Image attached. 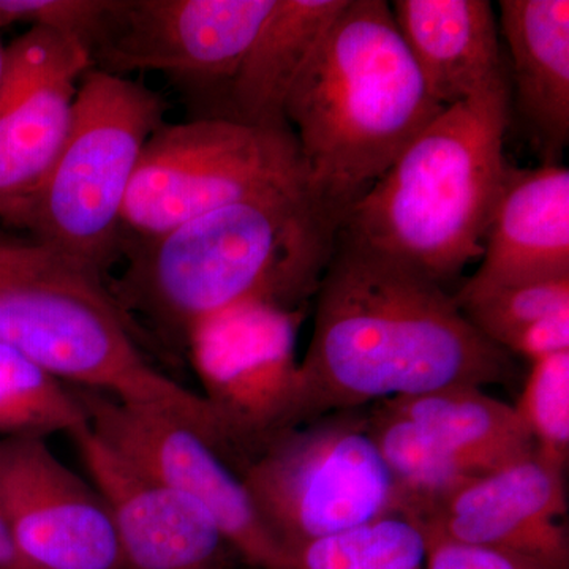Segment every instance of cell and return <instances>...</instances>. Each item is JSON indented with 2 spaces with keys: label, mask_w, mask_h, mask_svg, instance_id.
I'll list each match as a JSON object with an SVG mask.
<instances>
[{
  "label": "cell",
  "mask_w": 569,
  "mask_h": 569,
  "mask_svg": "<svg viewBox=\"0 0 569 569\" xmlns=\"http://www.w3.org/2000/svg\"><path fill=\"white\" fill-rule=\"evenodd\" d=\"M138 339L102 277L66 258L0 288V342L67 387L171 411L224 458L222 432L203 397L157 370Z\"/></svg>",
  "instance_id": "5"
},
{
  "label": "cell",
  "mask_w": 569,
  "mask_h": 569,
  "mask_svg": "<svg viewBox=\"0 0 569 569\" xmlns=\"http://www.w3.org/2000/svg\"><path fill=\"white\" fill-rule=\"evenodd\" d=\"M397 31L440 107L508 99L509 77L492 3L486 0H395Z\"/></svg>",
  "instance_id": "17"
},
{
  "label": "cell",
  "mask_w": 569,
  "mask_h": 569,
  "mask_svg": "<svg viewBox=\"0 0 569 569\" xmlns=\"http://www.w3.org/2000/svg\"><path fill=\"white\" fill-rule=\"evenodd\" d=\"M498 32L509 52V108L545 163L559 164L569 141V2L501 0Z\"/></svg>",
  "instance_id": "18"
},
{
  "label": "cell",
  "mask_w": 569,
  "mask_h": 569,
  "mask_svg": "<svg viewBox=\"0 0 569 569\" xmlns=\"http://www.w3.org/2000/svg\"><path fill=\"white\" fill-rule=\"evenodd\" d=\"M307 307L247 299L203 318L186 337L200 396L211 408L236 473L276 436L296 427L299 329Z\"/></svg>",
  "instance_id": "9"
},
{
  "label": "cell",
  "mask_w": 569,
  "mask_h": 569,
  "mask_svg": "<svg viewBox=\"0 0 569 569\" xmlns=\"http://www.w3.org/2000/svg\"><path fill=\"white\" fill-rule=\"evenodd\" d=\"M565 468L535 452L468 479L418 523L452 541L569 569Z\"/></svg>",
  "instance_id": "15"
},
{
  "label": "cell",
  "mask_w": 569,
  "mask_h": 569,
  "mask_svg": "<svg viewBox=\"0 0 569 569\" xmlns=\"http://www.w3.org/2000/svg\"><path fill=\"white\" fill-rule=\"evenodd\" d=\"M168 103L148 86L91 69L82 74L69 137L21 230L31 241L107 279L121 258L122 211L146 144Z\"/></svg>",
  "instance_id": "6"
},
{
  "label": "cell",
  "mask_w": 569,
  "mask_h": 569,
  "mask_svg": "<svg viewBox=\"0 0 569 569\" xmlns=\"http://www.w3.org/2000/svg\"><path fill=\"white\" fill-rule=\"evenodd\" d=\"M73 391L92 432L146 477L203 508L247 568L293 569L287 550L258 518L239 475L200 430L163 408Z\"/></svg>",
  "instance_id": "11"
},
{
  "label": "cell",
  "mask_w": 569,
  "mask_h": 569,
  "mask_svg": "<svg viewBox=\"0 0 569 569\" xmlns=\"http://www.w3.org/2000/svg\"><path fill=\"white\" fill-rule=\"evenodd\" d=\"M0 569H39L24 559L2 515H0Z\"/></svg>",
  "instance_id": "30"
},
{
  "label": "cell",
  "mask_w": 569,
  "mask_h": 569,
  "mask_svg": "<svg viewBox=\"0 0 569 569\" xmlns=\"http://www.w3.org/2000/svg\"><path fill=\"white\" fill-rule=\"evenodd\" d=\"M73 441L92 485L110 509L122 569L246 567L203 508L146 477L91 429Z\"/></svg>",
  "instance_id": "14"
},
{
  "label": "cell",
  "mask_w": 569,
  "mask_h": 569,
  "mask_svg": "<svg viewBox=\"0 0 569 569\" xmlns=\"http://www.w3.org/2000/svg\"><path fill=\"white\" fill-rule=\"evenodd\" d=\"M509 121L508 99L445 108L351 206L339 236L447 288L485 252Z\"/></svg>",
  "instance_id": "4"
},
{
  "label": "cell",
  "mask_w": 569,
  "mask_h": 569,
  "mask_svg": "<svg viewBox=\"0 0 569 569\" xmlns=\"http://www.w3.org/2000/svg\"><path fill=\"white\" fill-rule=\"evenodd\" d=\"M92 69L80 41L29 29L7 44L0 81V220L22 228L69 137L82 74Z\"/></svg>",
  "instance_id": "12"
},
{
  "label": "cell",
  "mask_w": 569,
  "mask_h": 569,
  "mask_svg": "<svg viewBox=\"0 0 569 569\" xmlns=\"http://www.w3.org/2000/svg\"><path fill=\"white\" fill-rule=\"evenodd\" d=\"M569 351V312L556 313L531 325L512 343L509 355H519L530 362Z\"/></svg>",
  "instance_id": "28"
},
{
  "label": "cell",
  "mask_w": 569,
  "mask_h": 569,
  "mask_svg": "<svg viewBox=\"0 0 569 569\" xmlns=\"http://www.w3.org/2000/svg\"><path fill=\"white\" fill-rule=\"evenodd\" d=\"M429 433L471 477L537 452L515 406L477 387H452L385 400Z\"/></svg>",
  "instance_id": "20"
},
{
  "label": "cell",
  "mask_w": 569,
  "mask_h": 569,
  "mask_svg": "<svg viewBox=\"0 0 569 569\" xmlns=\"http://www.w3.org/2000/svg\"><path fill=\"white\" fill-rule=\"evenodd\" d=\"M452 298L473 328L509 353L516 339L531 325L569 312V277Z\"/></svg>",
  "instance_id": "24"
},
{
  "label": "cell",
  "mask_w": 569,
  "mask_h": 569,
  "mask_svg": "<svg viewBox=\"0 0 569 569\" xmlns=\"http://www.w3.org/2000/svg\"><path fill=\"white\" fill-rule=\"evenodd\" d=\"M14 239L18 238H13V236L7 234L6 231L0 228V244H7V242L14 241Z\"/></svg>",
  "instance_id": "32"
},
{
  "label": "cell",
  "mask_w": 569,
  "mask_h": 569,
  "mask_svg": "<svg viewBox=\"0 0 569 569\" xmlns=\"http://www.w3.org/2000/svg\"><path fill=\"white\" fill-rule=\"evenodd\" d=\"M0 515L39 569H122L110 509L43 437L0 438Z\"/></svg>",
  "instance_id": "13"
},
{
  "label": "cell",
  "mask_w": 569,
  "mask_h": 569,
  "mask_svg": "<svg viewBox=\"0 0 569 569\" xmlns=\"http://www.w3.org/2000/svg\"><path fill=\"white\" fill-rule=\"evenodd\" d=\"M59 254L33 241H14L0 244V288L24 279L44 268Z\"/></svg>",
  "instance_id": "29"
},
{
  "label": "cell",
  "mask_w": 569,
  "mask_h": 569,
  "mask_svg": "<svg viewBox=\"0 0 569 569\" xmlns=\"http://www.w3.org/2000/svg\"><path fill=\"white\" fill-rule=\"evenodd\" d=\"M425 533L427 569H549L516 553L463 545L432 531L425 530Z\"/></svg>",
  "instance_id": "27"
},
{
  "label": "cell",
  "mask_w": 569,
  "mask_h": 569,
  "mask_svg": "<svg viewBox=\"0 0 569 569\" xmlns=\"http://www.w3.org/2000/svg\"><path fill=\"white\" fill-rule=\"evenodd\" d=\"M347 0H276L228 92L224 118L291 130L284 104Z\"/></svg>",
  "instance_id": "19"
},
{
  "label": "cell",
  "mask_w": 569,
  "mask_h": 569,
  "mask_svg": "<svg viewBox=\"0 0 569 569\" xmlns=\"http://www.w3.org/2000/svg\"><path fill=\"white\" fill-rule=\"evenodd\" d=\"M369 430L400 500L402 515L421 522L471 477L458 460L388 402L367 407Z\"/></svg>",
  "instance_id": "21"
},
{
  "label": "cell",
  "mask_w": 569,
  "mask_h": 569,
  "mask_svg": "<svg viewBox=\"0 0 569 569\" xmlns=\"http://www.w3.org/2000/svg\"><path fill=\"white\" fill-rule=\"evenodd\" d=\"M91 429L73 388L0 342V438L43 437Z\"/></svg>",
  "instance_id": "22"
},
{
  "label": "cell",
  "mask_w": 569,
  "mask_h": 569,
  "mask_svg": "<svg viewBox=\"0 0 569 569\" xmlns=\"http://www.w3.org/2000/svg\"><path fill=\"white\" fill-rule=\"evenodd\" d=\"M340 224L307 186L213 209L149 239H122V274L108 293L140 336L182 351L203 318L263 299L302 309L316 296Z\"/></svg>",
  "instance_id": "2"
},
{
  "label": "cell",
  "mask_w": 569,
  "mask_h": 569,
  "mask_svg": "<svg viewBox=\"0 0 569 569\" xmlns=\"http://www.w3.org/2000/svg\"><path fill=\"white\" fill-rule=\"evenodd\" d=\"M479 261L456 296L569 277L567 167L509 164Z\"/></svg>",
  "instance_id": "16"
},
{
  "label": "cell",
  "mask_w": 569,
  "mask_h": 569,
  "mask_svg": "<svg viewBox=\"0 0 569 569\" xmlns=\"http://www.w3.org/2000/svg\"><path fill=\"white\" fill-rule=\"evenodd\" d=\"M316 298L312 340L299 361L296 426L516 376L512 356L470 325L447 288L339 233Z\"/></svg>",
  "instance_id": "1"
},
{
  "label": "cell",
  "mask_w": 569,
  "mask_h": 569,
  "mask_svg": "<svg viewBox=\"0 0 569 569\" xmlns=\"http://www.w3.org/2000/svg\"><path fill=\"white\" fill-rule=\"evenodd\" d=\"M542 458L567 467L569 456V351L531 362L516 403Z\"/></svg>",
  "instance_id": "25"
},
{
  "label": "cell",
  "mask_w": 569,
  "mask_h": 569,
  "mask_svg": "<svg viewBox=\"0 0 569 569\" xmlns=\"http://www.w3.org/2000/svg\"><path fill=\"white\" fill-rule=\"evenodd\" d=\"M307 186L291 130L227 118L164 123L146 144L122 211V239H149L227 204Z\"/></svg>",
  "instance_id": "8"
},
{
  "label": "cell",
  "mask_w": 569,
  "mask_h": 569,
  "mask_svg": "<svg viewBox=\"0 0 569 569\" xmlns=\"http://www.w3.org/2000/svg\"><path fill=\"white\" fill-rule=\"evenodd\" d=\"M238 475L264 529L288 556L318 539L402 515L395 481L370 437L367 407L283 430Z\"/></svg>",
  "instance_id": "7"
},
{
  "label": "cell",
  "mask_w": 569,
  "mask_h": 569,
  "mask_svg": "<svg viewBox=\"0 0 569 569\" xmlns=\"http://www.w3.org/2000/svg\"><path fill=\"white\" fill-rule=\"evenodd\" d=\"M112 0H0V31L13 24L61 32L91 52ZM91 58V56H89Z\"/></svg>",
  "instance_id": "26"
},
{
  "label": "cell",
  "mask_w": 569,
  "mask_h": 569,
  "mask_svg": "<svg viewBox=\"0 0 569 569\" xmlns=\"http://www.w3.org/2000/svg\"><path fill=\"white\" fill-rule=\"evenodd\" d=\"M385 0H347L296 80L284 119L307 189L342 227L351 206L443 111Z\"/></svg>",
  "instance_id": "3"
},
{
  "label": "cell",
  "mask_w": 569,
  "mask_h": 569,
  "mask_svg": "<svg viewBox=\"0 0 569 569\" xmlns=\"http://www.w3.org/2000/svg\"><path fill=\"white\" fill-rule=\"evenodd\" d=\"M293 569H427V538L417 520L385 516L290 553Z\"/></svg>",
  "instance_id": "23"
},
{
  "label": "cell",
  "mask_w": 569,
  "mask_h": 569,
  "mask_svg": "<svg viewBox=\"0 0 569 569\" xmlns=\"http://www.w3.org/2000/svg\"><path fill=\"white\" fill-rule=\"evenodd\" d=\"M6 50L7 44H3L2 39H0V81H2L3 67H6Z\"/></svg>",
  "instance_id": "31"
},
{
  "label": "cell",
  "mask_w": 569,
  "mask_h": 569,
  "mask_svg": "<svg viewBox=\"0 0 569 569\" xmlns=\"http://www.w3.org/2000/svg\"><path fill=\"white\" fill-rule=\"evenodd\" d=\"M276 0H112L92 69L157 71L187 91L228 92ZM223 108V118H224Z\"/></svg>",
  "instance_id": "10"
}]
</instances>
